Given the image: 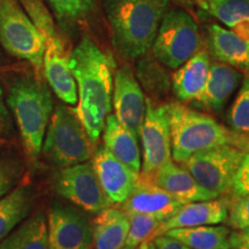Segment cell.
<instances>
[{
	"mask_svg": "<svg viewBox=\"0 0 249 249\" xmlns=\"http://www.w3.org/2000/svg\"><path fill=\"white\" fill-rule=\"evenodd\" d=\"M201 6L240 38L249 42V0H201Z\"/></svg>",
	"mask_w": 249,
	"mask_h": 249,
	"instance_id": "484cf974",
	"label": "cell"
},
{
	"mask_svg": "<svg viewBox=\"0 0 249 249\" xmlns=\"http://www.w3.org/2000/svg\"><path fill=\"white\" fill-rule=\"evenodd\" d=\"M230 126L235 132L249 136V77H246L227 114Z\"/></svg>",
	"mask_w": 249,
	"mask_h": 249,
	"instance_id": "f1b7e54d",
	"label": "cell"
},
{
	"mask_svg": "<svg viewBox=\"0 0 249 249\" xmlns=\"http://www.w3.org/2000/svg\"><path fill=\"white\" fill-rule=\"evenodd\" d=\"M245 154L238 148L223 145L195 152L182 165L203 188L222 195L232 191L233 179Z\"/></svg>",
	"mask_w": 249,
	"mask_h": 249,
	"instance_id": "ba28073f",
	"label": "cell"
},
{
	"mask_svg": "<svg viewBox=\"0 0 249 249\" xmlns=\"http://www.w3.org/2000/svg\"><path fill=\"white\" fill-rule=\"evenodd\" d=\"M136 249H156L155 241L151 240V239H148V240L143 241Z\"/></svg>",
	"mask_w": 249,
	"mask_h": 249,
	"instance_id": "8d00e7d4",
	"label": "cell"
},
{
	"mask_svg": "<svg viewBox=\"0 0 249 249\" xmlns=\"http://www.w3.org/2000/svg\"><path fill=\"white\" fill-rule=\"evenodd\" d=\"M76 82L77 118L96 144L112 108L114 61L89 37H83L70 55Z\"/></svg>",
	"mask_w": 249,
	"mask_h": 249,
	"instance_id": "6da1fadb",
	"label": "cell"
},
{
	"mask_svg": "<svg viewBox=\"0 0 249 249\" xmlns=\"http://www.w3.org/2000/svg\"><path fill=\"white\" fill-rule=\"evenodd\" d=\"M227 224L234 230L249 227V195H234L230 198Z\"/></svg>",
	"mask_w": 249,
	"mask_h": 249,
	"instance_id": "4dcf8cb0",
	"label": "cell"
},
{
	"mask_svg": "<svg viewBox=\"0 0 249 249\" xmlns=\"http://www.w3.org/2000/svg\"><path fill=\"white\" fill-rule=\"evenodd\" d=\"M201 46L200 30L191 15L182 9L167 11L152 43L155 58L166 67L178 68Z\"/></svg>",
	"mask_w": 249,
	"mask_h": 249,
	"instance_id": "52a82bcc",
	"label": "cell"
},
{
	"mask_svg": "<svg viewBox=\"0 0 249 249\" xmlns=\"http://www.w3.org/2000/svg\"><path fill=\"white\" fill-rule=\"evenodd\" d=\"M7 104L17 121L27 156L36 160L42 152L53 101L44 83L33 76H20L12 82Z\"/></svg>",
	"mask_w": 249,
	"mask_h": 249,
	"instance_id": "277c9868",
	"label": "cell"
},
{
	"mask_svg": "<svg viewBox=\"0 0 249 249\" xmlns=\"http://www.w3.org/2000/svg\"><path fill=\"white\" fill-rule=\"evenodd\" d=\"M22 174V166L17 160L0 158V198L13 189Z\"/></svg>",
	"mask_w": 249,
	"mask_h": 249,
	"instance_id": "1f68e13d",
	"label": "cell"
},
{
	"mask_svg": "<svg viewBox=\"0 0 249 249\" xmlns=\"http://www.w3.org/2000/svg\"><path fill=\"white\" fill-rule=\"evenodd\" d=\"M149 177L158 187L185 204L213 200L219 196L216 193L203 188L185 167L179 166L172 160L166 161Z\"/></svg>",
	"mask_w": 249,
	"mask_h": 249,
	"instance_id": "e0dca14e",
	"label": "cell"
},
{
	"mask_svg": "<svg viewBox=\"0 0 249 249\" xmlns=\"http://www.w3.org/2000/svg\"><path fill=\"white\" fill-rule=\"evenodd\" d=\"M156 249H191L177 239L166 234H161L154 239Z\"/></svg>",
	"mask_w": 249,
	"mask_h": 249,
	"instance_id": "e575fe53",
	"label": "cell"
},
{
	"mask_svg": "<svg viewBox=\"0 0 249 249\" xmlns=\"http://www.w3.org/2000/svg\"><path fill=\"white\" fill-rule=\"evenodd\" d=\"M183 204L156 185L150 177L140 173L133 191L121 205L126 213L148 214L163 223L178 213Z\"/></svg>",
	"mask_w": 249,
	"mask_h": 249,
	"instance_id": "4fadbf2b",
	"label": "cell"
},
{
	"mask_svg": "<svg viewBox=\"0 0 249 249\" xmlns=\"http://www.w3.org/2000/svg\"><path fill=\"white\" fill-rule=\"evenodd\" d=\"M171 152L173 160L183 163L195 152L231 145L249 152V136L217 123L208 114L192 110L181 103L167 104Z\"/></svg>",
	"mask_w": 249,
	"mask_h": 249,
	"instance_id": "3957f363",
	"label": "cell"
},
{
	"mask_svg": "<svg viewBox=\"0 0 249 249\" xmlns=\"http://www.w3.org/2000/svg\"><path fill=\"white\" fill-rule=\"evenodd\" d=\"M0 249H50L44 214L38 213L26 218L0 242Z\"/></svg>",
	"mask_w": 249,
	"mask_h": 249,
	"instance_id": "603a6c76",
	"label": "cell"
},
{
	"mask_svg": "<svg viewBox=\"0 0 249 249\" xmlns=\"http://www.w3.org/2000/svg\"><path fill=\"white\" fill-rule=\"evenodd\" d=\"M170 0H105L112 43L124 58L142 57L152 46Z\"/></svg>",
	"mask_w": 249,
	"mask_h": 249,
	"instance_id": "7a4b0ae2",
	"label": "cell"
},
{
	"mask_svg": "<svg viewBox=\"0 0 249 249\" xmlns=\"http://www.w3.org/2000/svg\"><path fill=\"white\" fill-rule=\"evenodd\" d=\"M45 44L43 68L49 86L62 102L70 105L77 103V88L70 66L64 40L55 29L54 21H48L38 27Z\"/></svg>",
	"mask_w": 249,
	"mask_h": 249,
	"instance_id": "30bf717a",
	"label": "cell"
},
{
	"mask_svg": "<svg viewBox=\"0 0 249 249\" xmlns=\"http://www.w3.org/2000/svg\"><path fill=\"white\" fill-rule=\"evenodd\" d=\"M2 133H4V132H1V130H0V149H1L2 141H4V140H2Z\"/></svg>",
	"mask_w": 249,
	"mask_h": 249,
	"instance_id": "f35d334b",
	"label": "cell"
},
{
	"mask_svg": "<svg viewBox=\"0 0 249 249\" xmlns=\"http://www.w3.org/2000/svg\"><path fill=\"white\" fill-rule=\"evenodd\" d=\"M231 249H249V227L230 233Z\"/></svg>",
	"mask_w": 249,
	"mask_h": 249,
	"instance_id": "836d02e7",
	"label": "cell"
},
{
	"mask_svg": "<svg viewBox=\"0 0 249 249\" xmlns=\"http://www.w3.org/2000/svg\"><path fill=\"white\" fill-rule=\"evenodd\" d=\"M230 209V197L213 198L208 201L191 202L183 204L178 213L160 223L152 233L151 240L173 229L194 227L201 225H216L227 222Z\"/></svg>",
	"mask_w": 249,
	"mask_h": 249,
	"instance_id": "2e32d148",
	"label": "cell"
},
{
	"mask_svg": "<svg viewBox=\"0 0 249 249\" xmlns=\"http://www.w3.org/2000/svg\"><path fill=\"white\" fill-rule=\"evenodd\" d=\"M207 42L211 54L218 62L249 70V42L232 30L216 23L210 24L207 29Z\"/></svg>",
	"mask_w": 249,
	"mask_h": 249,
	"instance_id": "ffe728a7",
	"label": "cell"
},
{
	"mask_svg": "<svg viewBox=\"0 0 249 249\" xmlns=\"http://www.w3.org/2000/svg\"><path fill=\"white\" fill-rule=\"evenodd\" d=\"M203 1H213V0H203Z\"/></svg>",
	"mask_w": 249,
	"mask_h": 249,
	"instance_id": "ab89813d",
	"label": "cell"
},
{
	"mask_svg": "<svg viewBox=\"0 0 249 249\" xmlns=\"http://www.w3.org/2000/svg\"><path fill=\"white\" fill-rule=\"evenodd\" d=\"M9 123H11V120H9V112L5 104L2 88L0 87V130L6 132L9 128Z\"/></svg>",
	"mask_w": 249,
	"mask_h": 249,
	"instance_id": "d590c367",
	"label": "cell"
},
{
	"mask_svg": "<svg viewBox=\"0 0 249 249\" xmlns=\"http://www.w3.org/2000/svg\"><path fill=\"white\" fill-rule=\"evenodd\" d=\"M230 233L226 226L201 225L173 229L164 234L177 239L191 249H231Z\"/></svg>",
	"mask_w": 249,
	"mask_h": 249,
	"instance_id": "cb8c5ba5",
	"label": "cell"
},
{
	"mask_svg": "<svg viewBox=\"0 0 249 249\" xmlns=\"http://www.w3.org/2000/svg\"><path fill=\"white\" fill-rule=\"evenodd\" d=\"M114 116L140 138L145 116V98L138 80L128 67H121L114 76Z\"/></svg>",
	"mask_w": 249,
	"mask_h": 249,
	"instance_id": "5bb4252c",
	"label": "cell"
},
{
	"mask_svg": "<svg viewBox=\"0 0 249 249\" xmlns=\"http://www.w3.org/2000/svg\"><path fill=\"white\" fill-rule=\"evenodd\" d=\"M138 77L145 90L154 96L164 95L170 88L167 73L157 61L150 57H144L140 60Z\"/></svg>",
	"mask_w": 249,
	"mask_h": 249,
	"instance_id": "4316f807",
	"label": "cell"
},
{
	"mask_svg": "<svg viewBox=\"0 0 249 249\" xmlns=\"http://www.w3.org/2000/svg\"><path fill=\"white\" fill-rule=\"evenodd\" d=\"M210 65L208 52L201 50L178 67L172 77V88L179 101L198 103L207 85Z\"/></svg>",
	"mask_w": 249,
	"mask_h": 249,
	"instance_id": "ac0fdd59",
	"label": "cell"
},
{
	"mask_svg": "<svg viewBox=\"0 0 249 249\" xmlns=\"http://www.w3.org/2000/svg\"><path fill=\"white\" fill-rule=\"evenodd\" d=\"M91 164L111 203L123 204L133 191L139 176L118 160L104 145L93 152Z\"/></svg>",
	"mask_w": 249,
	"mask_h": 249,
	"instance_id": "9a60e30c",
	"label": "cell"
},
{
	"mask_svg": "<svg viewBox=\"0 0 249 249\" xmlns=\"http://www.w3.org/2000/svg\"><path fill=\"white\" fill-rule=\"evenodd\" d=\"M0 43L14 57L42 70L44 39L18 0H0Z\"/></svg>",
	"mask_w": 249,
	"mask_h": 249,
	"instance_id": "8992f818",
	"label": "cell"
},
{
	"mask_svg": "<svg viewBox=\"0 0 249 249\" xmlns=\"http://www.w3.org/2000/svg\"><path fill=\"white\" fill-rule=\"evenodd\" d=\"M232 192L234 195H249V152H246L236 171L233 179Z\"/></svg>",
	"mask_w": 249,
	"mask_h": 249,
	"instance_id": "d6a6232c",
	"label": "cell"
},
{
	"mask_svg": "<svg viewBox=\"0 0 249 249\" xmlns=\"http://www.w3.org/2000/svg\"><path fill=\"white\" fill-rule=\"evenodd\" d=\"M248 71H249V70H248Z\"/></svg>",
	"mask_w": 249,
	"mask_h": 249,
	"instance_id": "60d3db41",
	"label": "cell"
},
{
	"mask_svg": "<svg viewBox=\"0 0 249 249\" xmlns=\"http://www.w3.org/2000/svg\"><path fill=\"white\" fill-rule=\"evenodd\" d=\"M129 218V231L121 249H136L143 241L151 238L160 225L156 218L141 213H127Z\"/></svg>",
	"mask_w": 249,
	"mask_h": 249,
	"instance_id": "83f0119b",
	"label": "cell"
},
{
	"mask_svg": "<svg viewBox=\"0 0 249 249\" xmlns=\"http://www.w3.org/2000/svg\"><path fill=\"white\" fill-rule=\"evenodd\" d=\"M240 81L241 74L235 68L223 62L211 64L207 85L197 104L211 111L222 112Z\"/></svg>",
	"mask_w": 249,
	"mask_h": 249,
	"instance_id": "44dd1931",
	"label": "cell"
},
{
	"mask_svg": "<svg viewBox=\"0 0 249 249\" xmlns=\"http://www.w3.org/2000/svg\"><path fill=\"white\" fill-rule=\"evenodd\" d=\"M61 23H75L91 11L92 0H46Z\"/></svg>",
	"mask_w": 249,
	"mask_h": 249,
	"instance_id": "f546056e",
	"label": "cell"
},
{
	"mask_svg": "<svg viewBox=\"0 0 249 249\" xmlns=\"http://www.w3.org/2000/svg\"><path fill=\"white\" fill-rule=\"evenodd\" d=\"M140 138L143 150L141 173L150 176L171 160V130L166 105H154L150 98L145 99V116Z\"/></svg>",
	"mask_w": 249,
	"mask_h": 249,
	"instance_id": "8fae6325",
	"label": "cell"
},
{
	"mask_svg": "<svg viewBox=\"0 0 249 249\" xmlns=\"http://www.w3.org/2000/svg\"><path fill=\"white\" fill-rule=\"evenodd\" d=\"M180 4L187 6V7H192L193 4H194V0H177Z\"/></svg>",
	"mask_w": 249,
	"mask_h": 249,
	"instance_id": "74e56055",
	"label": "cell"
},
{
	"mask_svg": "<svg viewBox=\"0 0 249 249\" xmlns=\"http://www.w3.org/2000/svg\"><path fill=\"white\" fill-rule=\"evenodd\" d=\"M58 194L81 209L99 213L111 207V202L103 191L91 161L62 167L54 178Z\"/></svg>",
	"mask_w": 249,
	"mask_h": 249,
	"instance_id": "9c48e42d",
	"label": "cell"
},
{
	"mask_svg": "<svg viewBox=\"0 0 249 249\" xmlns=\"http://www.w3.org/2000/svg\"><path fill=\"white\" fill-rule=\"evenodd\" d=\"M50 249H92V226L80 210L53 203L48 218Z\"/></svg>",
	"mask_w": 249,
	"mask_h": 249,
	"instance_id": "7c38bea8",
	"label": "cell"
},
{
	"mask_svg": "<svg viewBox=\"0 0 249 249\" xmlns=\"http://www.w3.org/2000/svg\"><path fill=\"white\" fill-rule=\"evenodd\" d=\"M95 144L77 118L74 108L58 105L50 119L42 152L50 163L68 167L88 161Z\"/></svg>",
	"mask_w": 249,
	"mask_h": 249,
	"instance_id": "5b68a950",
	"label": "cell"
},
{
	"mask_svg": "<svg viewBox=\"0 0 249 249\" xmlns=\"http://www.w3.org/2000/svg\"><path fill=\"white\" fill-rule=\"evenodd\" d=\"M31 203L33 193L28 186H18L0 198V242L26 219Z\"/></svg>",
	"mask_w": 249,
	"mask_h": 249,
	"instance_id": "d4e9b609",
	"label": "cell"
},
{
	"mask_svg": "<svg viewBox=\"0 0 249 249\" xmlns=\"http://www.w3.org/2000/svg\"><path fill=\"white\" fill-rule=\"evenodd\" d=\"M104 147L118 160L140 176L141 173V154L138 143V136L117 119L114 114H108L103 129Z\"/></svg>",
	"mask_w": 249,
	"mask_h": 249,
	"instance_id": "d6986e66",
	"label": "cell"
},
{
	"mask_svg": "<svg viewBox=\"0 0 249 249\" xmlns=\"http://www.w3.org/2000/svg\"><path fill=\"white\" fill-rule=\"evenodd\" d=\"M96 249H121L129 231V218L124 210L107 208L91 224Z\"/></svg>",
	"mask_w": 249,
	"mask_h": 249,
	"instance_id": "7402d4cb",
	"label": "cell"
}]
</instances>
